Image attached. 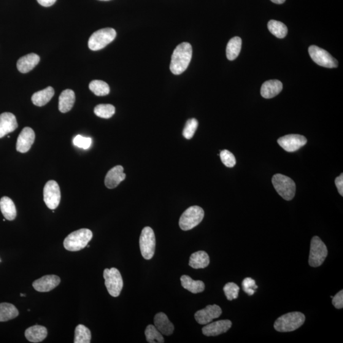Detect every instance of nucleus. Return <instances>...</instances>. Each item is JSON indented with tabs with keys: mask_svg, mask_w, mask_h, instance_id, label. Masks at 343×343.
Segmentation results:
<instances>
[{
	"mask_svg": "<svg viewBox=\"0 0 343 343\" xmlns=\"http://www.w3.org/2000/svg\"><path fill=\"white\" fill-rule=\"evenodd\" d=\"M192 47L188 42L180 43L173 52L170 69L173 74H182L188 68L192 58Z\"/></svg>",
	"mask_w": 343,
	"mask_h": 343,
	"instance_id": "nucleus-1",
	"label": "nucleus"
},
{
	"mask_svg": "<svg viewBox=\"0 0 343 343\" xmlns=\"http://www.w3.org/2000/svg\"><path fill=\"white\" fill-rule=\"evenodd\" d=\"M305 322L303 313L298 312L288 313L275 321L274 328L280 333L293 332L301 328Z\"/></svg>",
	"mask_w": 343,
	"mask_h": 343,
	"instance_id": "nucleus-2",
	"label": "nucleus"
},
{
	"mask_svg": "<svg viewBox=\"0 0 343 343\" xmlns=\"http://www.w3.org/2000/svg\"><path fill=\"white\" fill-rule=\"evenodd\" d=\"M93 234L90 229L83 228L70 233L64 241L66 250L76 252L83 249L93 239Z\"/></svg>",
	"mask_w": 343,
	"mask_h": 343,
	"instance_id": "nucleus-3",
	"label": "nucleus"
},
{
	"mask_svg": "<svg viewBox=\"0 0 343 343\" xmlns=\"http://www.w3.org/2000/svg\"><path fill=\"white\" fill-rule=\"evenodd\" d=\"M272 183L277 193L285 201H290L295 196L296 184L291 178L277 174L273 177Z\"/></svg>",
	"mask_w": 343,
	"mask_h": 343,
	"instance_id": "nucleus-4",
	"label": "nucleus"
},
{
	"mask_svg": "<svg viewBox=\"0 0 343 343\" xmlns=\"http://www.w3.org/2000/svg\"><path fill=\"white\" fill-rule=\"evenodd\" d=\"M117 37V32L114 29L107 28L99 29L94 32L88 40V47L91 50L97 51L102 49Z\"/></svg>",
	"mask_w": 343,
	"mask_h": 343,
	"instance_id": "nucleus-5",
	"label": "nucleus"
},
{
	"mask_svg": "<svg viewBox=\"0 0 343 343\" xmlns=\"http://www.w3.org/2000/svg\"><path fill=\"white\" fill-rule=\"evenodd\" d=\"M204 211L202 207L194 206L189 207L180 216L179 226L183 231H188L198 226L203 220Z\"/></svg>",
	"mask_w": 343,
	"mask_h": 343,
	"instance_id": "nucleus-6",
	"label": "nucleus"
},
{
	"mask_svg": "<svg viewBox=\"0 0 343 343\" xmlns=\"http://www.w3.org/2000/svg\"><path fill=\"white\" fill-rule=\"evenodd\" d=\"M328 255V248L322 240L317 236L313 237L310 245V266L316 268L322 265Z\"/></svg>",
	"mask_w": 343,
	"mask_h": 343,
	"instance_id": "nucleus-7",
	"label": "nucleus"
},
{
	"mask_svg": "<svg viewBox=\"0 0 343 343\" xmlns=\"http://www.w3.org/2000/svg\"><path fill=\"white\" fill-rule=\"evenodd\" d=\"M140 252L142 257L150 260L155 255L156 239L155 233L150 227H145L142 229L139 239Z\"/></svg>",
	"mask_w": 343,
	"mask_h": 343,
	"instance_id": "nucleus-8",
	"label": "nucleus"
},
{
	"mask_svg": "<svg viewBox=\"0 0 343 343\" xmlns=\"http://www.w3.org/2000/svg\"><path fill=\"white\" fill-rule=\"evenodd\" d=\"M103 277L108 293L115 298L119 296L123 288V282L118 269L115 268L105 269Z\"/></svg>",
	"mask_w": 343,
	"mask_h": 343,
	"instance_id": "nucleus-9",
	"label": "nucleus"
},
{
	"mask_svg": "<svg viewBox=\"0 0 343 343\" xmlns=\"http://www.w3.org/2000/svg\"><path fill=\"white\" fill-rule=\"evenodd\" d=\"M309 54L312 60L320 66L334 68L338 66V62L323 48L312 45L309 47Z\"/></svg>",
	"mask_w": 343,
	"mask_h": 343,
	"instance_id": "nucleus-10",
	"label": "nucleus"
},
{
	"mask_svg": "<svg viewBox=\"0 0 343 343\" xmlns=\"http://www.w3.org/2000/svg\"><path fill=\"white\" fill-rule=\"evenodd\" d=\"M61 198V190L58 183L52 180L46 183L43 189V199L48 209H57L60 204Z\"/></svg>",
	"mask_w": 343,
	"mask_h": 343,
	"instance_id": "nucleus-11",
	"label": "nucleus"
},
{
	"mask_svg": "<svg viewBox=\"0 0 343 343\" xmlns=\"http://www.w3.org/2000/svg\"><path fill=\"white\" fill-rule=\"evenodd\" d=\"M278 144L287 152H295L307 143L306 137L299 134H290L280 137Z\"/></svg>",
	"mask_w": 343,
	"mask_h": 343,
	"instance_id": "nucleus-12",
	"label": "nucleus"
},
{
	"mask_svg": "<svg viewBox=\"0 0 343 343\" xmlns=\"http://www.w3.org/2000/svg\"><path fill=\"white\" fill-rule=\"evenodd\" d=\"M222 314V310L218 305H208L204 309L199 310L194 315L197 322L201 325H207Z\"/></svg>",
	"mask_w": 343,
	"mask_h": 343,
	"instance_id": "nucleus-13",
	"label": "nucleus"
},
{
	"mask_svg": "<svg viewBox=\"0 0 343 343\" xmlns=\"http://www.w3.org/2000/svg\"><path fill=\"white\" fill-rule=\"evenodd\" d=\"M61 283V279L57 275H46L35 280L32 283V287L40 293H47L58 287Z\"/></svg>",
	"mask_w": 343,
	"mask_h": 343,
	"instance_id": "nucleus-14",
	"label": "nucleus"
},
{
	"mask_svg": "<svg viewBox=\"0 0 343 343\" xmlns=\"http://www.w3.org/2000/svg\"><path fill=\"white\" fill-rule=\"evenodd\" d=\"M35 139L33 130L30 128H25L21 131L18 137L16 149L19 152L25 153L31 149Z\"/></svg>",
	"mask_w": 343,
	"mask_h": 343,
	"instance_id": "nucleus-15",
	"label": "nucleus"
},
{
	"mask_svg": "<svg viewBox=\"0 0 343 343\" xmlns=\"http://www.w3.org/2000/svg\"><path fill=\"white\" fill-rule=\"evenodd\" d=\"M232 322L229 320H221L207 324L202 329V333L206 336H216L226 333L231 328Z\"/></svg>",
	"mask_w": 343,
	"mask_h": 343,
	"instance_id": "nucleus-16",
	"label": "nucleus"
},
{
	"mask_svg": "<svg viewBox=\"0 0 343 343\" xmlns=\"http://www.w3.org/2000/svg\"><path fill=\"white\" fill-rule=\"evenodd\" d=\"M18 128L17 119L11 113H4L0 115V138L11 133Z\"/></svg>",
	"mask_w": 343,
	"mask_h": 343,
	"instance_id": "nucleus-17",
	"label": "nucleus"
},
{
	"mask_svg": "<svg viewBox=\"0 0 343 343\" xmlns=\"http://www.w3.org/2000/svg\"><path fill=\"white\" fill-rule=\"evenodd\" d=\"M125 177L126 175L123 172V167L115 166L107 172L105 177V185L109 189L115 188L125 179Z\"/></svg>",
	"mask_w": 343,
	"mask_h": 343,
	"instance_id": "nucleus-18",
	"label": "nucleus"
},
{
	"mask_svg": "<svg viewBox=\"0 0 343 343\" xmlns=\"http://www.w3.org/2000/svg\"><path fill=\"white\" fill-rule=\"evenodd\" d=\"M40 60V57L37 54H28L19 59L17 63V69L22 74H27L37 66Z\"/></svg>",
	"mask_w": 343,
	"mask_h": 343,
	"instance_id": "nucleus-19",
	"label": "nucleus"
},
{
	"mask_svg": "<svg viewBox=\"0 0 343 343\" xmlns=\"http://www.w3.org/2000/svg\"><path fill=\"white\" fill-rule=\"evenodd\" d=\"M283 84L279 80L266 81L261 86V94L265 99H272L277 96L282 91Z\"/></svg>",
	"mask_w": 343,
	"mask_h": 343,
	"instance_id": "nucleus-20",
	"label": "nucleus"
},
{
	"mask_svg": "<svg viewBox=\"0 0 343 343\" xmlns=\"http://www.w3.org/2000/svg\"><path fill=\"white\" fill-rule=\"evenodd\" d=\"M154 323L156 329L165 336H170L174 331V326L164 313H158L154 318Z\"/></svg>",
	"mask_w": 343,
	"mask_h": 343,
	"instance_id": "nucleus-21",
	"label": "nucleus"
},
{
	"mask_svg": "<svg viewBox=\"0 0 343 343\" xmlns=\"http://www.w3.org/2000/svg\"><path fill=\"white\" fill-rule=\"evenodd\" d=\"M75 102V94L71 89H66L61 94L59 98V110L61 113L69 112L74 107Z\"/></svg>",
	"mask_w": 343,
	"mask_h": 343,
	"instance_id": "nucleus-22",
	"label": "nucleus"
},
{
	"mask_svg": "<svg viewBox=\"0 0 343 343\" xmlns=\"http://www.w3.org/2000/svg\"><path fill=\"white\" fill-rule=\"evenodd\" d=\"M47 329L42 326H34L26 329L25 336L29 342H40L47 336Z\"/></svg>",
	"mask_w": 343,
	"mask_h": 343,
	"instance_id": "nucleus-23",
	"label": "nucleus"
},
{
	"mask_svg": "<svg viewBox=\"0 0 343 343\" xmlns=\"http://www.w3.org/2000/svg\"><path fill=\"white\" fill-rule=\"evenodd\" d=\"M210 263V258L205 251H198L191 255L189 261V265L194 269H204Z\"/></svg>",
	"mask_w": 343,
	"mask_h": 343,
	"instance_id": "nucleus-24",
	"label": "nucleus"
},
{
	"mask_svg": "<svg viewBox=\"0 0 343 343\" xmlns=\"http://www.w3.org/2000/svg\"><path fill=\"white\" fill-rule=\"evenodd\" d=\"M53 96V88L52 86H48L47 88L34 93L32 96L31 101L35 106L41 107L47 104L52 99Z\"/></svg>",
	"mask_w": 343,
	"mask_h": 343,
	"instance_id": "nucleus-25",
	"label": "nucleus"
},
{
	"mask_svg": "<svg viewBox=\"0 0 343 343\" xmlns=\"http://www.w3.org/2000/svg\"><path fill=\"white\" fill-rule=\"evenodd\" d=\"M0 209L7 220H14L17 216L15 205L9 197L4 196L0 200Z\"/></svg>",
	"mask_w": 343,
	"mask_h": 343,
	"instance_id": "nucleus-26",
	"label": "nucleus"
},
{
	"mask_svg": "<svg viewBox=\"0 0 343 343\" xmlns=\"http://www.w3.org/2000/svg\"><path fill=\"white\" fill-rule=\"evenodd\" d=\"M180 281L183 287L193 294L202 293L205 290V284L202 281L194 280L188 275H183Z\"/></svg>",
	"mask_w": 343,
	"mask_h": 343,
	"instance_id": "nucleus-27",
	"label": "nucleus"
},
{
	"mask_svg": "<svg viewBox=\"0 0 343 343\" xmlns=\"http://www.w3.org/2000/svg\"><path fill=\"white\" fill-rule=\"evenodd\" d=\"M242 39L234 37L229 40L226 47V57L229 61H233L239 56L242 48Z\"/></svg>",
	"mask_w": 343,
	"mask_h": 343,
	"instance_id": "nucleus-28",
	"label": "nucleus"
},
{
	"mask_svg": "<svg viewBox=\"0 0 343 343\" xmlns=\"http://www.w3.org/2000/svg\"><path fill=\"white\" fill-rule=\"evenodd\" d=\"M19 315V311L14 305L7 302L0 304V322H7Z\"/></svg>",
	"mask_w": 343,
	"mask_h": 343,
	"instance_id": "nucleus-29",
	"label": "nucleus"
},
{
	"mask_svg": "<svg viewBox=\"0 0 343 343\" xmlns=\"http://www.w3.org/2000/svg\"><path fill=\"white\" fill-rule=\"evenodd\" d=\"M268 28L269 31L278 39H283L287 34V26L280 21L275 20L269 21Z\"/></svg>",
	"mask_w": 343,
	"mask_h": 343,
	"instance_id": "nucleus-30",
	"label": "nucleus"
},
{
	"mask_svg": "<svg viewBox=\"0 0 343 343\" xmlns=\"http://www.w3.org/2000/svg\"><path fill=\"white\" fill-rule=\"evenodd\" d=\"M89 88L97 96H107L110 94V88L107 83L102 80H93L89 84Z\"/></svg>",
	"mask_w": 343,
	"mask_h": 343,
	"instance_id": "nucleus-31",
	"label": "nucleus"
},
{
	"mask_svg": "<svg viewBox=\"0 0 343 343\" xmlns=\"http://www.w3.org/2000/svg\"><path fill=\"white\" fill-rule=\"evenodd\" d=\"M91 331L83 325H78L75 329V343H90Z\"/></svg>",
	"mask_w": 343,
	"mask_h": 343,
	"instance_id": "nucleus-32",
	"label": "nucleus"
},
{
	"mask_svg": "<svg viewBox=\"0 0 343 343\" xmlns=\"http://www.w3.org/2000/svg\"><path fill=\"white\" fill-rule=\"evenodd\" d=\"M145 336L147 341L150 343H163L164 338L162 334L155 326L149 325L145 330Z\"/></svg>",
	"mask_w": 343,
	"mask_h": 343,
	"instance_id": "nucleus-33",
	"label": "nucleus"
},
{
	"mask_svg": "<svg viewBox=\"0 0 343 343\" xmlns=\"http://www.w3.org/2000/svg\"><path fill=\"white\" fill-rule=\"evenodd\" d=\"M94 113L100 118H112L115 113V107L112 104H99L94 108Z\"/></svg>",
	"mask_w": 343,
	"mask_h": 343,
	"instance_id": "nucleus-34",
	"label": "nucleus"
},
{
	"mask_svg": "<svg viewBox=\"0 0 343 343\" xmlns=\"http://www.w3.org/2000/svg\"><path fill=\"white\" fill-rule=\"evenodd\" d=\"M198 120L195 118H191L186 121L185 128L183 129V136L186 139H191L194 136V133L198 128Z\"/></svg>",
	"mask_w": 343,
	"mask_h": 343,
	"instance_id": "nucleus-35",
	"label": "nucleus"
},
{
	"mask_svg": "<svg viewBox=\"0 0 343 343\" xmlns=\"http://www.w3.org/2000/svg\"><path fill=\"white\" fill-rule=\"evenodd\" d=\"M227 299L229 301L233 300L239 297L240 288L236 283L229 282L223 288Z\"/></svg>",
	"mask_w": 343,
	"mask_h": 343,
	"instance_id": "nucleus-36",
	"label": "nucleus"
},
{
	"mask_svg": "<svg viewBox=\"0 0 343 343\" xmlns=\"http://www.w3.org/2000/svg\"><path fill=\"white\" fill-rule=\"evenodd\" d=\"M220 158L223 164L227 167L232 168L236 165V158L233 153L228 150L221 151Z\"/></svg>",
	"mask_w": 343,
	"mask_h": 343,
	"instance_id": "nucleus-37",
	"label": "nucleus"
},
{
	"mask_svg": "<svg viewBox=\"0 0 343 343\" xmlns=\"http://www.w3.org/2000/svg\"><path fill=\"white\" fill-rule=\"evenodd\" d=\"M242 285L243 290L249 296H252L258 288V286L256 285V281L249 277L245 278Z\"/></svg>",
	"mask_w": 343,
	"mask_h": 343,
	"instance_id": "nucleus-38",
	"label": "nucleus"
},
{
	"mask_svg": "<svg viewBox=\"0 0 343 343\" xmlns=\"http://www.w3.org/2000/svg\"><path fill=\"white\" fill-rule=\"evenodd\" d=\"M74 145L78 148L82 149L87 150L91 147L92 144V139L90 137H85L80 135H78L73 140Z\"/></svg>",
	"mask_w": 343,
	"mask_h": 343,
	"instance_id": "nucleus-39",
	"label": "nucleus"
},
{
	"mask_svg": "<svg viewBox=\"0 0 343 343\" xmlns=\"http://www.w3.org/2000/svg\"><path fill=\"white\" fill-rule=\"evenodd\" d=\"M333 304L337 309H342L343 308V291H340L333 298Z\"/></svg>",
	"mask_w": 343,
	"mask_h": 343,
	"instance_id": "nucleus-40",
	"label": "nucleus"
},
{
	"mask_svg": "<svg viewBox=\"0 0 343 343\" xmlns=\"http://www.w3.org/2000/svg\"><path fill=\"white\" fill-rule=\"evenodd\" d=\"M335 185H336L337 190L339 191V193L341 195L343 196V174L339 175V177H337L336 179H335Z\"/></svg>",
	"mask_w": 343,
	"mask_h": 343,
	"instance_id": "nucleus-41",
	"label": "nucleus"
},
{
	"mask_svg": "<svg viewBox=\"0 0 343 343\" xmlns=\"http://www.w3.org/2000/svg\"><path fill=\"white\" fill-rule=\"evenodd\" d=\"M57 0H37L40 5L45 7H51L56 2Z\"/></svg>",
	"mask_w": 343,
	"mask_h": 343,
	"instance_id": "nucleus-42",
	"label": "nucleus"
},
{
	"mask_svg": "<svg viewBox=\"0 0 343 343\" xmlns=\"http://www.w3.org/2000/svg\"><path fill=\"white\" fill-rule=\"evenodd\" d=\"M271 1L276 4H282L285 2V0H271Z\"/></svg>",
	"mask_w": 343,
	"mask_h": 343,
	"instance_id": "nucleus-43",
	"label": "nucleus"
},
{
	"mask_svg": "<svg viewBox=\"0 0 343 343\" xmlns=\"http://www.w3.org/2000/svg\"><path fill=\"white\" fill-rule=\"evenodd\" d=\"M21 297H23H23H25L26 295H25V294H21Z\"/></svg>",
	"mask_w": 343,
	"mask_h": 343,
	"instance_id": "nucleus-44",
	"label": "nucleus"
},
{
	"mask_svg": "<svg viewBox=\"0 0 343 343\" xmlns=\"http://www.w3.org/2000/svg\"><path fill=\"white\" fill-rule=\"evenodd\" d=\"M101 1H110V0H101Z\"/></svg>",
	"mask_w": 343,
	"mask_h": 343,
	"instance_id": "nucleus-45",
	"label": "nucleus"
},
{
	"mask_svg": "<svg viewBox=\"0 0 343 343\" xmlns=\"http://www.w3.org/2000/svg\"><path fill=\"white\" fill-rule=\"evenodd\" d=\"M0 262H1V260H0Z\"/></svg>",
	"mask_w": 343,
	"mask_h": 343,
	"instance_id": "nucleus-46",
	"label": "nucleus"
}]
</instances>
